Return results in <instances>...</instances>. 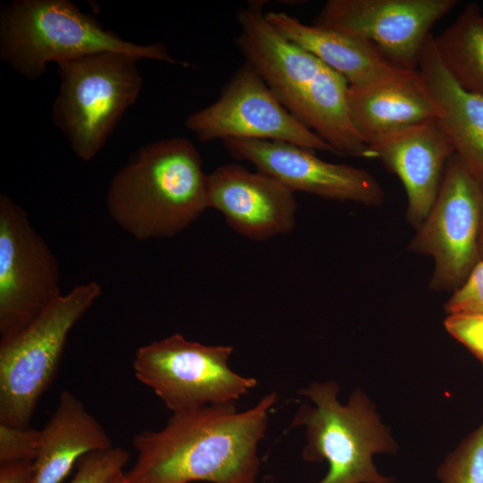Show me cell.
<instances>
[{"instance_id":"1","label":"cell","mask_w":483,"mask_h":483,"mask_svg":"<svg viewBox=\"0 0 483 483\" xmlns=\"http://www.w3.org/2000/svg\"><path fill=\"white\" fill-rule=\"evenodd\" d=\"M277 400L272 392L243 411L225 403L173 413L160 430L133 437L136 461L125 483H255L258 447Z\"/></svg>"},{"instance_id":"2","label":"cell","mask_w":483,"mask_h":483,"mask_svg":"<svg viewBox=\"0 0 483 483\" xmlns=\"http://www.w3.org/2000/svg\"><path fill=\"white\" fill-rule=\"evenodd\" d=\"M106 202L112 220L138 241L181 233L208 208L199 150L183 137L142 146L112 178Z\"/></svg>"},{"instance_id":"3","label":"cell","mask_w":483,"mask_h":483,"mask_svg":"<svg viewBox=\"0 0 483 483\" xmlns=\"http://www.w3.org/2000/svg\"><path fill=\"white\" fill-rule=\"evenodd\" d=\"M114 51L189 67L163 42L136 44L105 29L70 0H13L0 11V58L20 75L40 78L50 63Z\"/></svg>"},{"instance_id":"4","label":"cell","mask_w":483,"mask_h":483,"mask_svg":"<svg viewBox=\"0 0 483 483\" xmlns=\"http://www.w3.org/2000/svg\"><path fill=\"white\" fill-rule=\"evenodd\" d=\"M339 385L334 380L312 382L298 393L313 405L302 404L291 427H304L306 462L328 464L326 476L317 483H395L382 475L373 455L394 453L397 445L381 421L372 401L356 388L345 404L338 401Z\"/></svg>"},{"instance_id":"5","label":"cell","mask_w":483,"mask_h":483,"mask_svg":"<svg viewBox=\"0 0 483 483\" xmlns=\"http://www.w3.org/2000/svg\"><path fill=\"white\" fill-rule=\"evenodd\" d=\"M138 61L103 51L56 64L60 82L52 120L80 160L98 154L138 99L143 85Z\"/></svg>"},{"instance_id":"6","label":"cell","mask_w":483,"mask_h":483,"mask_svg":"<svg viewBox=\"0 0 483 483\" xmlns=\"http://www.w3.org/2000/svg\"><path fill=\"white\" fill-rule=\"evenodd\" d=\"M102 294L88 282L63 294L27 326L0 340V423L28 427L55 379L70 332Z\"/></svg>"},{"instance_id":"7","label":"cell","mask_w":483,"mask_h":483,"mask_svg":"<svg viewBox=\"0 0 483 483\" xmlns=\"http://www.w3.org/2000/svg\"><path fill=\"white\" fill-rule=\"evenodd\" d=\"M231 345H206L181 334L140 347L132 368L173 413L207 405L233 403L257 386L254 377L229 367Z\"/></svg>"},{"instance_id":"8","label":"cell","mask_w":483,"mask_h":483,"mask_svg":"<svg viewBox=\"0 0 483 483\" xmlns=\"http://www.w3.org/2000/svg\"><path fill=\"white\" fill-rule=\"evenodd\" d=\"M481 183L454 154L432 208L408 245L409 251L432 258L431 290L453 293L481 260Z\"/></svg>"},{"instance_id":"9","label":"cell","mask_w":483,"mask_h":483,"mask_svg":"<svg viewBox=\"0 0 483 483\" xmlns=\"http://www.w3.org/2000/svg\"><path fill=\"white\" fill-rule=\"evenodd\" d=\"M58 260L28 213L0 195V335L21 330L63 295Z\"/></svg>"},{"instance_id":"10","label":"cell","mask_w":483,"mask_h":483,"mask_svg":"<svg viewBox=\"0 0 483 483\" xmlns=\"http://www.w3.org/2000/svg\"><path fill=\"white\" fill-rule=\"evenodd\" d=\"M185 126L203 143L229 139L284 141L338 155L292 115L246 63L209 106L189 114Z\"/></svg>"},{"instance_id":"11","label":"cell","mask_w":483,"mask_h":483,"mask_svg":"<svg viewBox=\"0 0 483 483\" xmlns=\"http://www.w3.org/2000/svg\"><path fill=\"white\" fill-rule=\"evenodd\" d=\"M457 0H328L313 25L360 38L388 60L418 70L432 26Z\"/></svg>"},{"instance_id":"12","label":"cell","mask_w":483,"mask_h":483,"mask_svg":"<svg viewBox=\"0 0 483 483\" xmlns=\"http://www.w3.org/2000/svg\"><path fill=\"white\" fill-rule=\"evenodd\" d=\"M223 144L233 157L250 162L257 171L274 178L292 192L368 207H378L384 202L381 185L368 171L325 161L312 149L267 140L229 139Z\"/></svg>"},{"instance_id":"13","label":"cell","mask_w":483,"mask_h":483,"mask_svg":"<svg viewBox=\"0 0 483 483\" xmlns=\"http://www.w3.org/2000/svg\"><path fill=\"white\" fill-rule=\"evenodd\" d=\"M208 208L218 210L237 233L266 241L290 233L295 225L294 192L274 178L226 164L208 174Z\"/></svg>"},{"instance_id":"14","label":"cell","mask_w":483,"mask_h":483,"mask_svg":"<svg viewBox=\"0 0 483 483\" xmlns=\"http://www.w3.org/2000/svg\"><path fill=\"white\" fill-rule=\"evenodd\" d=\"M264 3L251 1L238 12L235 44L245 63L298 119L303 96L325 64L284 38L267 21Z\"/></svg>"},{"instance_id":"15","label":"cell","mask_w":483,"mask_h":483,"mask_svg":"<svg viewBox=\"0 0 483 483\" xmlns=\"http://www.w3.org/2000/svg\"><path fill=\"white\" fill-rule=\"evenodd\" d=\"M370 150L402 182L406 219L418 229L432 208L446 165L455 154L448 137L435 118L392 135Z\"/></svg>"},{"instance_id":"16","label":"cell","mask_w":483,"mask_h":483,"mask_svg":"<svg viewBox=\"0 0 483 483\" xmlns=\"http://www.w3.org/2000/svg\"><path fill=\"white\" fill-rule=\"evenodd\" d=\"M352 123L370 148L385 139L436 118L419 70H405L347 93Z\"/></svg>"},{"instance_id":"17","label":"cell","mask_w":483,"mask_h":483,"mask_svg":"<svg viewBox=\"0 0 483 483\" xmlns=\"http://www.w3.org/2000/svg\"><path fill=\"white\" fill-rule=\"evenodd\" d=\"M418 70L433 104L436 120L455 154L471 174L483 182V97L462 88L445 65L430 34Z\"/></svg>"},{"instance_id":"18","label":"cell","mask_w":483,"mask_h":483,"mask_svg":"<svg viewBox=\"0 0 483 483\" xmlns=\"http://www.w3.org/2000/svg\"><path fill=\"white\" fill-rule=\"evenodd\" d=\"M266 17L284 38L341 74L350 87L371 85L406 70L360 38L304 24L284 12H268Z\"/></svg>"},{"instance_id":"19","label":"cell","mask_w":483,"mask_h":483,"mask_svg":"<svg viewBox=\"0 0 483 483\" xmlns=\"http://www.w3.org/2000/svg\"><path fill=\"white\" fill-rule=\"evenodd\" d=\"M113 447L103 426L70 391H63L57 406L40 429L32 483H61L88 453Z\"/></svg>"},{"instance_id":"20","label":"cell","mask_w":483,"mask_h":483,"mask_svg":"<svg viewBox=\"0 0 483 483\" xmlns=\"http://www.w3.org/2000/svg\"><path fill=\"white\" fill-rule=\"evenodd\" d=\"M348 89L347 80L324 64L303 96L298 120L338 155L374 157L352 123Z\"/></svg>"},{"instance_id":"21","label":"cell","mask_w":483,"mask_h":483,"mask_svg":"<svg viewBox=\"0 0 483 483\" xmlns=\"http://www.w3.org/2000/svg\"><path fill=\"white\" fill-rule=\"evenodd\" d=\"M435 41L455 80L483 97V13L479 4H468Z\"/></svg>"},{"instance_id":"22","label":"cell","mask_w":483,"mask_h":483,"mask_svg":"<svg viewBox=\"0 0 483 483\" xmlns=\"http://www.w3.org/2000/svg\"><path fill=\"white\" fill-rule=\"evenodd\" d=\"M441 483H483V421L438 466Z\"/></svg>"},{"instance_id":"23","label":"cell","mask_w":483,"mask_h":483,"mask_svg":"<svg viewBox=\"0 0 483 483\" xmlns=\"http://www.w3.org/2000/svg\"><path fill=\"white\" fill-rule=\"evenodd\" d=\"M130 453L121 447L88 453L78 462V469L68 483H107L123 472Z\"/></svg>"},{"instance_id":"24","label":"cell","mask_w":483,"mask_h":483,"mask_svg":"<svg viewBox=\"0 0 483 483\" xmlns=\"http://www.w3.org/2000/svg\"><path fill=\"white\" fill-rule=\"evenodd\" d=\"M40 430L0 423V463L34 461L38 448Z\"/></svg>"},{"instance_id":"25","label":"cell","mask_w":483,"mask_h":483,"mask_svg":"<svg viewBox=\"0 0 483 483\" xmlns=\"http://www.w3.org/2000/svg\"><path fill=\"white\" fill-rule=\"evenodd\" d=\"M447 315H483V259L445 303Z\"/></svg>"},{"instance_id":"26","label":"cell","mask_w":483,"mask_h":483,"mask_svg":"<svg viewBox=\"0 0 483 483\" xmlns=\"http://www.w3.org/2000/svg\"><path fill=\"white\" fill-rule=\"evenodd\" d=\"M444 326L483 364V315H447Z\"/></svg>"},{"instance_id":"27","label":"cell","mask_w":483,"mask_h":483,"mask_svg":"<svg viewBox=\"0 0 483 483\" xmlns=\"http://www.w3.org/2000/svg\"><path fill=\"white\" fill-rule=\"evenodd\" d=\"M34 461H13L0 463V483H32Z\"/></svg>"},{"instance_id":"28","label":"cell","mask_w":483,"mask_h":483,"mask_svg":"<svg viewBox=\"0 0 483 483\" xmlns=\"http://www.w3.org/2000/svg\"><path fill=\"white\" fill-rule=\"evenodd\" d=\"M481 192H482V213H481V223H480L479 239V249L480 259H483V182H481Z\"/></svg>"},{"instance_id":"29","label":"cell","mask_w":483,"mask_h":483,"mask_svg":"<svg viewBox=\"0 0 483 483\" xmlns=\"http://www.w3.org/2000/svg\"><path fill=\"white\" fill-rule=\"evenodd\" d=\"M107 483H125L124 471L114 477Z\"/></svg>"},{"instance_id":"30","label":"cell","mask_w":483,"mask_h":483,"mask_svg":"<svg viewBox=\"0 0 483 483\" xmlns=\"http://www.w3.org/2000/svg\"><path fill=\"white\" fill-rule=\"evenodd\" d=\"M261 483H275V479L271 475H267L264 477Z\"/></svg>"}]
</instances>
